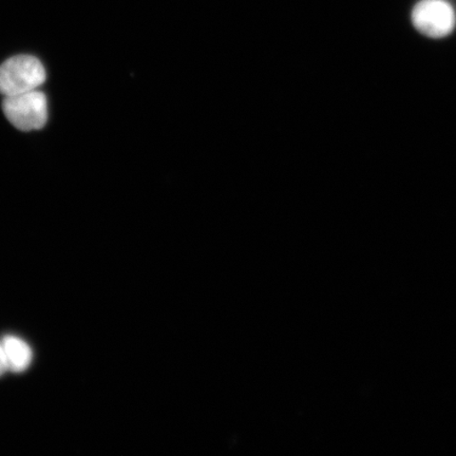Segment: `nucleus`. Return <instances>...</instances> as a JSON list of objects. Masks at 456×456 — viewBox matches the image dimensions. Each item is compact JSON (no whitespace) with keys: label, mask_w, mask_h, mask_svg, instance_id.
Listing matches in <instances>:
<instances>
[{"label":"nucleus","mask_w":456,"mask_h":456,"mask_svg":"<svg viewBox=\"0 0 456 456\" xmlns=\"http://www.w3.org/2000/svg\"><path fill=\"white\" fill-rule=\"evenodd\" d=\"M412 22L423 36L444 38L453 32L456 14L446 0H420L412 11Z\"/></svg>","instance_id":"nucleus-3"},{"label":"nucleus","mask_w":456,"mask_h":456,"mask_svg":"<svg viewBox=\"0 0 456 456\" xmlns=\"http://www.w3.org/2000/svg\"><path fill=\"white\" fill-rule=\"evenodd\" d=\"M9 364L3 346H0V376L7 372Z\"/></svg>","instance_id":"nucleus-5"},{"label":"nucleus","mask_w":456,"mask_h":456,"mask_svg":"<svg viewBox=\"0 0 456 456\" xmlns=\"http://www.w3.org/2000/svg\"><path fill=\"white\" fill-rule=\"evenodd\" d=\"M45 81V68L37 57L14 56L0 66V94L4 96L30 93Z\"/></svg>","instance_id":"nucleus-1"},{"label":"nucleus","mask_w":456,"mask_h":456,"mask_svg":"<svg viewBox=\"0 0 456 456\" xmlns=\"http://www.w3.org/2000/svg\"><path fill=\"white\" fill-rule=\"evenodd\" d=\"M2 346L11 372L21 373L30 366L33 356L32 350L24 340L15 338V336H5Z\"/></svg>","instance_id":"nucleus-4"},{"label":"nucleus","mask_w":456,"mask_h":456,"mask_svg":"<svg viewBox=\"0 0 456 456\" xmlns=\"http://www.w3.org/2000/svg\"><path fill=\"white\" fill-rule=\"evenodd\" d=\"M3 110L8 121L21 131L42 129L48 121L47 98L41 91L5 96Z\"/></svg>","instance_id":"nucleus-2"}]
</instances>
